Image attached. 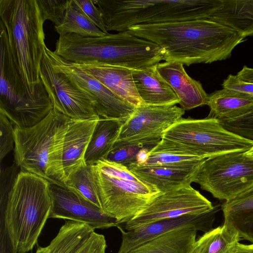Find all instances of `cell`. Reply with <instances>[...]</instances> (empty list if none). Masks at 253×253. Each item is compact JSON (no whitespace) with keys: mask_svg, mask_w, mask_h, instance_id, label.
Instances as JSON below:
<instances>
[{"mask_svg":"<svg viewBox=\"0 0 253 253\" xmlns=\"http://www.w3.org/2000/svg\"><path fill=\"white\" fill-rule=\"evenodd\" d=\"M127 31L163 48V60L188 66L226 60L244 41L236 31L209 19L136 25Z\"/></svg>","mask_w":253,"mask_h":253,"instance_id":"6da1fadb","label":"cell"},{"mask_svg":"<svg viewBox=\"0 0 253 253\" xmlns=\"http://www.w3.org/2000/svg\"><path fill=\"white\" fill-rule=\"evenodd\" d=\"M53 52L76 64L99 63L132 70L155 66L165 53L158 44L127 31L97 37L60 36Z\"/></svg>","mask_w":253,"mask_h":253,"instance_id":"7a4b0ae2","label":"cell"},{"mask_svg":"<svg viewBox=\"0 0 253 253\" xmlns=\"http://www.w3.org/2000/svg\"><path fill=\"white\" fill-rule=\"evenodd\" d=\"M51 183L34 173L20 170L0 212L17 253H27L36 245L49 217Z\"/></svg>","mask_w":253,"mask_h":253,"instance_id":"3957f363","label":"cell"},{"mask_svg":"<svg viewBox=\"0 0 253 253\" xmlns=\"http://www.w3.org/2000/svg\"><path fill=\"white\" fill-rule=\"evenodd\" d=\"M70 119L53 108L44 119L32 126H14V160L21 170L65 187L63 143Z\"/></svg>","mask_w":253,"mask_h":253,"instance_id":"277c9868","label":"cell"},{"mask_svg":"<svg viewBox=\"0 0 253 253\" xmlns=\"http://www.w3.org/2000/svg\"><path fill=\"white\" fill-rule=\"evenodd\" d=\"M107 32L131 26L209 19L221 0H92Z\"/></svg>","mask_w":253,"mask_h":253,"instance_id":"5b68a950","label":"cell"},{"mask_svg":"<svg viewBox=\"0 0 253 253\" xmlns=\"http://www.w3.org/2000/svg\"><path fill=\"white\" fill-rule=\"evenodd\" d=\"M0 21L23 80L34 92L44 87L40 78L44 20L36 0H0Z\"/></svg>","mask_w":253,"mask_h":253,"instance_id":"8992f818","label":"cell"},{"mask_svg":"<svg viewBox=\"0 0 253 253\" xmlns=\"http://www.w3.org/2000/svg\"><path fill=\"white\" fill-rule=\"evenodd\" d=\"M0 111L19 128L32 126L53 109L44 87L34 92L22 79L11 53L7 34L0 21Z\"/></svg>","mask_w":253,"mask_h":253,"instance_id":"52a82bcc","label":"cell"},{"mask_svg":"<svg viewBox=\"0 0 253 253\" xmlns=\"http://www.w3.org/2000/svg\"><path fill=\"white\" fill-rule=\"evenodd\" d=\"M163 138L189 147L202 159L246 152L253 146V141L229 131L211 116L202 119L182 117L165 132Z\"/></svg>","mask_w":253,"mask_h":253,"instance_id":"ba28073f","label":"cell"},{"mask_svg":"<svg viewBox=\"0 0 253 253\" xmlns=\"http://www.w3.org/2000/svg\"><path fill=\"white\" fill-rule=\"evenodd\" d=\"M193 182L219 200H230L253 186V158L237 151L206 159Z\"/></svg>","mask_w":253,"mask_h":253,"instance_id":"9c48e42d","label":"cell"},{"mask_svg":"<svg viewBox=\"0 0 253 253\" xmlns=\"http://www.w3.org/2000/svg\"><path fill=\"white\" fill-rule=\"evenodd\" d=\"M102 209L115 218L118 224L134 218L160 194L143 181L135 182L109 175L91 166Z\"/></svg>","mask_w":253,"mask_h":253,"instance_id":"30bf717a","label":"cell"},{"mask_svg":"<svg viewBox=\"0 0 253 253\" xmlns=\"http://www.w3.org/2000/svg\"><path fill=\"white\" fill-rule=\"evenodd\" d=\"M44 53L55 71L65 75L91 99L100 118L126 120L132 114L136 107L113 92L76 64L55 54L46 45Z\"/></svg>","mask_w":253,"mask_h":253,"instance_id":"8fae6325","label":"cell"},{"mask_svg":"<svg viewBox=\"0 0 253 253\" xmlns=\"http://www.w3.org/2000/svg\"><path fill=\"white\" fill-rule=\"evenodd\" d=\"M213 206L211 201L189 185L161 193L131 220L117 227L128 230L158 220L203 213L211 211Z\"/></svg>","mask_w":253,"mask_h":253,"instance_id":"7c38bea8","label":"cell"},{"mask_svg":"<svg viewBox=\"0 0 253 253\" xmlns=\"http://www.w3.org/2000/svg\"><path fill=\"white\" fill-rule=\"evenodd\" d=\"M184 113L185 110L176 105L136 107L125 121L115 143L157 145L165 132Z\"/></svg>","mask_w":253,"mask_h":253,"instance_id":"4fadbf2b","label":"cell"},{"mask_svg":"<svg viewBox=\"0 0 253 253\" xmlns=\"http://www.w3.org/2000/svg\"><path fill=\"white\" fill-rule=\"evenodd\" d=\"M40 78L54 108L73 120L99 119L91 99L63 74L55 71L43 52Z\"/></svg>","mask_w":253,"mask_h":253,"instance_id":"5bb4252c","label":"cell"},{"mask_svg":"<svg viewBox=\"0 0 253 253\" xmlns=\"http://www.w3.org/2000/svg\"><path fill=\"white\" fill-rule=\"evenodd\" d=\"M221 205H215L211 211L201 214L158 220L128 230L119 228L122 233V242L117 253H128L152 239L175 230L190 229L207 232L212 229Z\"/></svg>","mask_w":253,"mask_h":253,"instance_id":"9a60e30c","label":"cell"},{"mask_svg":"<svg viewBox=\"0 0 253 253\" xmlns=\"http://www.w3.org/2000/svg\"><path fill=\"white\" fill-rule=\"evenodd\" d=\"M49 217L85 223L93 229L117 227V219L63 186L51 183Z\"/></svg>","mask_w":253,"mask_h":253,"instance_id":"2e32d148","label":"cell"},{"mask_svg":"<svg viewBox=\"0 0 253 253\" xmlns=\"http://www.w3.org/2000/svg\"><path fill=\"white\" fill-rule=\"evenodd\" d=\"M202 164L141 166L134 163L127 168L142 181L165 193L191 185Z\"/></svg>","mask_w":253,"mask_h":253,"instance_id":"e0dca14e","label":"cell"},{"mask_svg":"<svg viewBox=\"0 0 253 253\" xmlns=\"http://www.w3.org/2000/svg\"><path fill=\"white\" fill-rule=\"evenodd\" d=\"M157 70L177 96L184 110L206 105L208 94L199 81L187 74L183 64L165 61L157 65Z\"/></svg>","mask_w":253,"mask_h":253,"instance_id":"ac0fdd59","label":"cell"},{"mask_svg":"<svg viewBox=\"0 0 253 253\" xmlns=\"http://www.w3.org/2000/svg\"><path fill=\"white\" fill-rule=\"evenodd\" d=\"M76 64L135 107L145 105L136 90L133 70L99 63Z\"/></svg>","mask_w":253,"mask_h":253,"instance_id":"d6986e66","label":"cell"},{"mask_svg":"<svg viewBox=\"0 0 253 253\" xmlns=\"http://www.w3.org/2000/svg\"><path fill=\"white\" fill-rule=\"evenodd\" d=\"M98 120L71 119L69 121L63 143L62 166L65 180L86 164L85 153Z\"/></svg>","mask_w":253,"mask_h":253,"instance_id":"ffe728a7","label":"cell"},{"mask_svg":"<svg viewBox=\"0 0 253 253\" xmlns=\"http://www.w3.org/2000/svg\"><path fill=\"white\" fill-rule=\"evenodd\" d=\"M132 76L137 92L145 105L179 104L177 96L159 74L157 65L143 70H133Z\"/></svg>","mask_w":253,"mask_h":253,"instance_id":"44dd1931","label":"cell"},{"mask_svg":"<svg viewBox=\"0 0 253 253\" xmlns=\"http://www.w3.org/2000/svg\"><path fill=\"white\" fill-rule=\"evenodd\" d=\"M224 223L234 228L242 240L253 243V186L221 205Z\"/></svg>","mask_w":253,"mask_h":253,"instance_id":"7402d4cb","label":"cell"},{"mask_svg":"<svg viewBox=\"0 0 253 253\" xmlns=\"http://www.w3.org/2000/svg\"><path fill=\"white\" fill-rule=\"evenodd\" d=\"M209 116L219 120H231L243 117L253 110V96L226 88L208 95Z\"/></svg>","mask_w":253,"mask_h":253,"instance_id":"603a6c76","label":"cell"},{"mask_svg":"<svg viewBox=\"0 0 253 253\" xmlns=\"http://www.w3.org/2000/svg\"><path fill=\"white\" fill-rule=\"evenodd\" d=\"M126 120L98 119L85 153L86 165L92 166L101 160H106Z\"/></svg>","mask_w":253,"mask_h":253,"instance_id":"cb8c5ba5","label":"cell"},{"mask_svg":"<svg viewBox=\"0 0 253 253\" xmlns=\"http://www.w3.org/2000/svg\"><path fill=\"white\" fill-rule=\"evenodd\" d=\"M221 1L222 6L209 19L236 31L244 39L253 36V0Z\"/></svg>","mask_w":253,"mask_h":253,"instance_id":"d4e9b609","label":"cell"},{"mask_svg":"<svg viewBox=\"0 0 253 253\" xmlns=\"http://www.w3.org/2000/svg\"><path fill=\"white\" fill-rule=\"evenodd\" d=\"M94 232L86 224L66 221L50 243L35 253H78Z\"/></svg>","mask_w":253,"mask_h":253,"instance_id":"484cf974","label":"cell"},{"mask_svg":"<svg viewBox=\"0 0 253 253\" xmlns=\"http://www.w3.org/2000/svg\"><path fill=\"white\" fill-rule=\"evenodd\" d=\"M197 231L180 229L166 233L128 253H190L196 240Z\"/></svg>","mask_w":253,"mask_h":253,"instance_id":"4316f807","label":"cell"},{"mask_svg":"<svg viewBox=\"0 0 253 253\" xmlns=\"http://www.w3.org/2000/svg\"><path fill=\"white\" fill-rule=\"evenodd\" d=\"M241 240L234 228L223 223L196 239L190 253H234Z\"/></svg>","mask_w":253,"mask_h":253,"instance_id":"83f0119b","label":"cell"},{"mask_svg":"<svg viewBox=\"0 0 253 253\" xmlns=\"http://www.w3.org/2000/svg\"><path fill=\"white\" fill-rule=\"evenodd\" d=\"M54 29L59 36L75 34L84 37H97L107 34L87 17L75 0H68L62 20L58 25H54Z\"/></svg>","mask_w":253,"mask_h":253,"instance_id":"f1b7e54d","label":"cell"},{"mask_svg":"<svg viewBox=\"0 0 253 253\" xmlns=\"http://www.w3.org/2000/svg\"><path fill=\"white\" fill-rule=\"evenodd\" d=\"M64 184L81 197L102 209L91 166L85 164L71 173Z\"/></svg>","mask_w":253,"mask_h":253,"instance_id":"f546056e","label":"cell"},{"mask_svg":"<svg viewBox=\"0 0 253 253\" xmlns=\"http://www.w3.org/2000/svg\"><path fill=\"white\" fill-rule=\"evenodd\" d=\"M157 145L145 143H115L106 160L127 167L136 162L137 155L142 149L147 148L151 150Z\"/></svg>","mask_w":253,"mask_h":253,"instance_id":"4dcf8cb0","label":"cell"},{"mask_svg":"<svg viewBox=\"0 0 253 253\" xmlns=\"http://www.w3.org/2000/svg\"><path fill=\"white\" fill-rule=\"evenodd\" d=\"M206 159L196 156L180 155L170 153L149 152L145 162L139 165H195L202 164Z\"/></svg>","mask_w":253,"mask_h":253,"instance_id":"1f68e13d","label":"cell"},{"mask_svg":"<svg viewBox=\"0 0 253 253\" xmlns=\"http://www.w3.org/2000/svg\"><path fill=\"white\" fill-rule=\"evenodd\" d=\"M41 15L58 25L64 17L68 0H36Z\"/></svg>","mask_w":253,"mask_h":253,"instance_id":"d6a6232c","label":"cell"},{"mask_svg":"<svg viewBox=\"0 0 253 253\" xmlns=\"http://www.w3.org/2000/svg\"><path fill=\"white\" fill-rule=\"evenodd\" d=\"M220 121L229 131L253 141V110L237 119Z\"/></svg>","mask_w":253,"mask_h":253,"instance_id":"836d02e7","label":"cell"},{"mask_svg":"<svg viewBox=\"0 0 253 253\" xmlns=\"http://www.w3.org/2000/svg\"><path fill=\"white\" fill-rule=\"evenodd\" d=\"M13 123L4 114L0 111V160L14 148V127Z\"/></svg>","mask_w":253,"mask_h":253,"instance_id":"e575fe53","label":"cell"},{"mask_svg":"<svg viewBox=\"0 0 253 253\" xmlns=\"http://www.w3.org/2000/svg\"><path fill=\"white\" fill-rule=\"evenodd\" d=\"M18 168L14 164L10 167L0 169V212H3L5 210L9 194L19 172Z\"/></svg>","mask_w":253,"mask_h":253,"instance_id":"d590c367","label":"cell"},{"mask_svg":"<svg viewBox=\"0 0 253 253\" xmlns=\"http://www.w3.org/2000/svg\"><path fill=\"white\" fill-rule=\"evenodd\" d=\"M94 165L102 171L114 177L135 182L142 181L131 172L127 167L122 164L107 160H101Z\"/></svg>","mask_w":253,"mask_h":253,"instance_id":"8d00e7d4","label":"cell"},{"mask_svg":"<svg viewBox=\"0 0 253 253\" xmlns=\"http://www.w3.org/2000/svg\"><path fill=\"white\" fill-rule=\"evenodd\" d=\"M87 17L99 29L105 34L106 31L102 14L92 0H75Z\"/></svg>","mask_w":253,"mask_h":253,"instance_id":"74e56055","label":"cell"},{"mask_svg":"<svg viewBox=\"0 0 253 253\" xmlns=\"http://www.w3.org/2000/svg\"><path fill=\"white\" fill-rule=\"evenodd\" d=\"M222 85L223 88L253 96V83L244 81L237 75H229Z\"/></svg>","mask_w":253,"mask_h":253,"instance_id":"f35d334b","label":"cell"},{"mask_svg":"<svg viewBox=\"0 0 253 253\" xmlns=\"http://www.w3.org/2000/svg\"><path fill=\"white\" fill-rule=\"evenodd\" d=\"M106 248L104 236L94 232L78 253H106Z\"/></svg>","mask_w":253,"mask_h":253,"instance_id":"ab89813d","label":"cell"},{"mask_svg":"<svg viewBox=\"0 0 253 253\" xmlns=\"http://www.w3.org/2000/svg\"><path fill=\"white\" fill-rule=\"evenodd\" d=\"M0 253H17L2 220H0Z\"/></svg>","mask_w":253,"mask_h":253,"instance_id":"60d3db41","label":"cell"},{"mask_svg":"<svg viewBox=\"0 0 253 253\" xmlns=\"http://www.w3.org/2000/svg\"><path fill=\"white\" fill-rule=\"evenodd\" d=\"M242 80L253 83V68L244 66L236 75Z\"/></svg>","mask_w":253,"mask_h":253,"instance_id":"b9f144b4","label":"cell"},{"mask_svg":"<svg viewBox=\"0 0 253 253\" xmlns=\"http://www.w3.org/2000/svg\"><path fill=\"white\" fill-rule=\"evenodd\" d=\"M234 253H253V243L248 245L239 243Z\"/></svg>","mask_w":253,"mask_h":253,"instance_id":"7bdbcfd3","label":"cell"},{"mask_svg":"<svg viewBox=\"0 0 253 253\" xmlns=\"http://www.w3.org/2000/svg\"><path fill=\"white\" fill-rule=\"evenodd\" d=\"M245 154L253 158V146L249 150L245 152Z\"/></svg>","mask_w":253,"mask_h":253,"instance_id":"ee69618b","label":"cell"}]
</instances>
